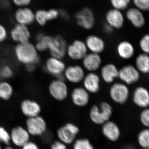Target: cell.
Returning <instances> with one entry per match:
<instances>
[{
  "label": "cell",
  "instance_id": "cell-46",
  "mask_svg": "<svg viewBox=\"0 0 149 149\" xmlns=\"http://www.w3.org/2000/svg\"><path fill=\"white\" fill-rule=\"evenodd\" d=\"M26 69L27 71L29 72H33L34 70L35 69L36 65H26Z\"/></svg>",
  "mask_w": 149,
  "mask_h": 149
},
{
  "label": "cell",
  "instance_id": "cell-9",
  "mask_svg": "<svg viewBox=\"0 0 149 149\" xmlns=\"http://www.w3.org/2000/svg\"><path fill=\"white\" fill-rule=\"evenodd\" d=\"M68 45L66 40L62 36H53L48 51L51 56L63 59L66 54Z\"/></svg>",
  "mask_w": 149,
  "mask_h": 149
},
{
  "label": "cell",
  "instance_id": "cell-4",
  "mask_svg": "<svg viewBox=\"0 0 149 149\" xmlns=\"http://www.w3.org/2000/svg\"><path fill=\"white\" fill-rule=\"evenodd\" d=\"M74 17L77 25L85 30H91L96 24L95 15L89 7H84L77 11Z\"/></svg>",
  "mask_w": 149,
  "mask_h": 149
},
{
  "label": "cell",
  "instance_id": "cell-44",
  "mask_svg": "<svg viewBox=\"0 0 149 149\" xmlns=\"http://www.w3.org/2000/svg\"><path fill=\"white\" fill-rule=\"evenodd\" d=\"M59 17H61L65 20H68L70 18V15L64 9H59Z\"/></svg>",
  "mask_w": 149,
  "mask_h": 149
},
{
  "label": "cell",
  "instance_id": "cell-45",
  "mask_svg": "<svg viewBox=\"0 0 149 149\" xmlns=\"http://www.w3.org/2000/svg\"><path fill=\"white\" fill-rule=\"evenodd\" d=\"M10 5V0H0V7L6 8Z\"/></svg>",
  "mask_w": 149,
  "mask_h": 149
},
{
  "label": "cell",
  "instance_id": "cell-35",
  "mask_svg": "<svg viewBox=\"0 0 149 149\" xmlns=\"http://www.w3.org/2000/svg\"><path fill=\"white\" fill-rule=\"evenodd\" d=\"M131 3L143 13L149 11V0H131Z\"/></svg>",
  "mask_w": 149,
  "mask_h": 149
},
{
  "label": "cell",
  "instance_id": "cell-6",
  "mask_svg": "<svg viewBox=\"0 0 149 149\" xmlns=\"http://www.w3.org/2000/svg\"><path fill=\"white\" fill-rule=\"evenodd\" d=\"M48 91L52 97L58 102L65 100L69 95V89L64 79L55 78L48 86Z\"/></svg>",
  "mask_w": 149,
  "mask_h": 149
},
{
  "label": "cell",
  "instance_id": "cell-47",
  "mask_svg": "<svg viewBox=\"0 0 149 149\" xmlns=\"http://www.w3.org/2000/svg\"><path fill=\"white\" fill-rule=\"evenodd\" d=\"M3 149H17L16 148H13V147L11 146H6L5 147V148H4Z\"/></svg>",
  "mask_w": 149,
  "mask_h": 149
},
{
  "label": "cell",
  "instance_id": "cell-5",
  "mask_svg": "<svg viewBox=\"0 0 149 149\" xmlns=\"http://www.w3.org/2000/svg\"><path fill=\"white\" fill-rule=\"evenodd\" d=\"M130 95V89L128 85L122 82L112 83L109 89V95L112 101L118 104L127 103Z\"/></svg>",
  "mask_w": 149,
  "mask_h": 149
},
{
  "label": "cell",
  "instance_id": "cell-30",
  "mask_svg": "<svg viewBox=\"0 0 149 149\" xmlns=\"http://www.w3.org/2000/svg\"><path fill=\"white\" fill-rule=\"evenodd\" d=\"M53 36L40 34L36 37V42L35 45L39 53L44 52L49 50L50 44Z\"/></svg>",
  "mask_w": 149,
  "mask_h": 149
},
{
  "label": "cell",
  "instance_id": "cell-14",
  "mask_svg": "<svg viewBox=\"0 0 149 149\" xmlns=\"http://www.w3.org/2000/svg\"><path fill=\"white\" fill-rule=\"evenodd\" d=\"M125 19L136 29L143 28L146 23V19L144 13L134 7H130L125 11Z\"/></svg>",
  "mask_w": 149,
  "mask_h": 149
},
{
  "label": "cell",
  "instance_id": "cell-23",
  "mask_svg": "<svg viewBox=\"0 0 149 149\" xmlns=\"http://www.w3.org/2000/svg\"><path fill=\"white\" fill-rule=\"evenodd\" d=\"M101 79L96 72H88L82 81L83 87L90 94H95L100 90Z\"/></svg>",
  "mask_w": 149,
  "mask_h": 149
},
{
  "label": "cell",
  "instance_id": "cell-33",
  "mask_svg": "<svg viewBox=\"0 0 149 149\" xmlns=\"http://www.w3.org/2000/svg\"><path fill=\"white\" fill-rule=\"evenodd\" d=\"M111 8L124 11L130 7L131 0H109Z\"/></svg>",
  "mask_w": 149,
  "mask_h": 149
},
{
  "label": "cell",
  "instance_id": "cell-28",
  "mask_svg": "<svg viewBox=\"0 0 149 149\" xmlns=\"http://www.w3.org/2000/svg\"><path fill=\"white\" fill-rule=\"evenodd\" d=\"M134 65L141 74H149V55L142 52L137 55Z\"/></svg>",
  "mask_w": 149,
  "mask_h": 149
},
{
  "label": "cell",
  "instance_id": "cell-11",
  "mask_svg": "<svg viewBox=\"0 0 149 149\" xmlns=\"http://www.w3.org/2000/svg\"><path fill=\"white\" fill-rule=\"evenodd\" d=\"M9 36L13 42L19 44L30 42L32 34L28 26L16 24L9 32Z\"/></svg>",
  "mask_w": 149,
  "mask_h": 149
},
{
  "label": "cell",
  "instance_id": "cell-25",
  "mask_svg": "<svg viewBox=\"0 0 149 149\" xmlns=\"http://www.w3.org/2000/svg\"><path fill=\"white\" fill-rule=\"evenodd\" d=\"M119 69L116 65L108 63L100 68V77L107 84L113 83L116 78H118Z\"/></svg>",
  "mask_w": 149,
  "mask_h": 149
},
{
  "label": "cell",
  "instance_id": "cell-36",
  "mask_svg": "<svg viewBox=\"0 0 149 149\" xmlns=\"http://www.w3.org/2000/svg\"><path fill=\"white\" fill-rule=\"evenodd\" d=\"M14 70L13 68L8 65H4L0 69V77L3 80H8L13 76Z\"/></svg>",
  "mask_w": 149,
  "mask_h": 149
},
{
  "label": "cell",
  "instance_id": "cell-22",
  "mask_svg": "<svg viewBox=\"0 0 149 149\" xmlns=\"http://www.w3.org/2000/svg\"><path fill=\"white\" fill-rule=\"evenodd\" d=\"M71 101L74 106L78 107H84L88 105L90 102V94L83 87H75L70 94Z\"/></svg>",
  "mask_w": 149,
  "mask_h": 149
},
{
  "label": "cell",
  "instance_id": "cell-37",
  "mask_svg": "<svg viewBox=\"0 0 149 149\" xmlns=\"http://www.w3.org/2000/svg\"><path fill=\"white\" fill-rule=\"evenodd\" d=\"M10 143V132L4 127L0 125V143L8 146H9Z\"/></svg>",
  "mask_w": 149,
  "mask_h": 149
},
{
  "label": "cell",
  "instance_id": "cell-18",
  "mask_svg": "<svg viewBox=\"0 0 149 149\" xmlns=\"http://www.w3.org/2000/svg\"><path fill=\"white\" fill-rule=\"evenodd\" d=\"M59 17V10L55 8L48 10L40 9L35 12V22L39 26L43 27L49 22L55 20Z\"/></svg>",
  "mask_w": 149,
  "mask_h": 149
},
{
  "label": "cell",
  "instance_id": "cell-41",
  "mask_svg": "<svg viewBox=\"0 0 149 149\" xmlns=\"http://www.w3.org/2000/svg\"><path fill=\"white\" fill-rule=\"evenodd\" d=\"M67 146L58 140H57L51 144L50 149H68Z\"/></svg>",
  "mask_w": 149,
  "mask_h": 149
},
{
  "label": "cell",
  "instance_id": "cell-12",
  "mask_svg": "<svg viewBox=\"0 0 149 149\" xmlns=\"http://www.w3.org/2000/svg\"><path fill=\"white\" fill-rule=\"evenodd\" d=\"M85 42L80 40L73 41L68 45L66 54L70 58L75 61L82 60L88 53Z\"/></svg>",
  "mask_w": 149,
  "mask_h": 149
},
{
  "label": "cell",
  "instance_id": "cell-40",
  "mask_svg": "<svg viewBox=\"0 0 149 149\" xmlns=\"http://www.w3.org/2000/svg\"><path fill=\"white\" fill-rule=\"evenodd\" d=\"M13 3L19 8L25 7L32 3V0H10Z\"/></svg>",
  "mask_w": 149,
  "mask_h": 149
},
{
  "label": "cell",
  "instance_id": "cell-49",
  "mask_svg": "<svg viewBox=\"0 0 149 149\" xmlns=\"http://www.w3.org/2000/svg\"><path fill=\"white\" fill-rule=\"evenodd\" d=\"M141 149H149V148H141Z\"/></svg>",
  "mask_w": 149,
  "mask_h": 149
},
{
  "label": "cell",
  "instance_id": "cell-17",
  "mask_svg": "<svg viewBox=\"0 0 149 149\" xmlns=\"http://www.w3.org/2000/svg\"><path fill=\"white\" fill-rule=\"evenodd\" d=\"M20 109L22 114L27 118L40 115L42 110L38 102L30 99L23 100L20 103Z\"/></svg>",
  "mask_w": 149,
  "mask_h": 149
},
{
  "label": "cell",
  "instance_id": "cell-48",
  "mask_svg": "<svg viewBox=\"0 0 149 149\" xmlns=\"http://www.w3.org/2000/svg\"><path fill=\"white\" fill-rule=\"evenodd\" d=\"M0 149H3L2 147L1 144L0 143Z\"/></svg>",
  "mask_w": 149,
  "mask_h": 149
},
{
  "label": "cell",
  "instance_id": "cell-24",
  "mask_svg": "<svg viewBox=\"0 0 149 149\" xmlns=\"http://www.w3.org/2000/svg\"><path fill=\"white\" fill-rule=\"evenodd\" d=\"M82 61L83 68L88 72H95L101 68L102 59L99 54L88 53Z\"/></svg>",
  "mask_w": 149,
  "mask_h": 149
},
{
  "label": "cell",
  "instance_id": "cell-2",
  "mask_svg": "<svg viewBox=\"0 0 149 149\" xmlns=\"http://www.w3.org/2000/svg\"><path fill=\"white\" fill-rule=\"evenodd\" d=\"M113 114V108L108 102H102L99 105L92 106L89 111L90 120L94 124L102 125L111 120Z\"/></svg>",
  "mask_w": 149,
  "mask_h": 149
},
{
  "label": "cell",
  "instance_id": "cell-29",
  "mask_svg": "<svg viewBox=\"0 0 149 149\" xmlns=\"http://www.w3.org/2000/svg\"><path fill=\"white\" fill-rule=\"evenodd\" d=\"M13 86L7 80H0V100L4 101L9 100L13 95Z\"/></svg>",
  "mask_w": 149,
  "mask_h": 149
},
{
  "label": "cell",
  "instance_id": "cell-43",
  "mask_svg": "<svg viewBox=\"0 0 149 149\" xmlns=\"http://www.w3.org/2000/svg\"><path fill=\"white\" fill-rule=\"evenodd\" d=\"M103 30L106 34L107 35H111L113 33L114 29L109 24L105 23V24H104L103 26Z\"/></svg>",
  "mask_w": 149,
  "mask_h": 149
},
{
  "label": "cell",
  "instance_id": "cell-26",
  "mask_svg": "<svg viewBox=\"0 0 149 149\" xmlns=\"http://www.w3.org/2000/svg\"><path fill=\"white\" fill-rule=\"evenodd\" d=\"M85 45L91 53L100 54L104 51L106 44L102 37L95 35H89L85 41Z\"/></svg>",
  "mask_w": 149,
  "mask_h": 149
},
{
  "label": "cell",
  "instance_id": "cell-39",
  "mask_svg": "<svg viewBox=\"0 0 149 149\" xmlns=\"http://www.w3.org/2000/svg\"><path fill=\"white\" fill-rule=\"evenodd\" d=\"M9 36V32L6 27L0 23V44L4 42Z\"/></svg>",
  "mask_w": 149,
  "mask_h": 149
},
{
  "label": "cell",
  "instance_id": "cell-42",
  "mask_svg": "<svg viewBox=\"0 0 149 149\" xmlns=\"http://www.w3.org/2000/svg\"><path fill=\"white\" fill-rule=\"evenodd\" d=\"M21 149H40V148L35 142L30 141L22 147Z\"/></svg>",
  "mask_w": 149,
  "mask_h": 149
},
{
  "label": "cell",
  "instance_id": "cell-1",
  "mask_svg": "<svg viewBox=\"0 0 149 149\" xmlns=\"http://www.w3.org/2000/svg\"><path fill=\"white\" fill-rule=\"evenodd\" d=\"M39 53L35 44L30 42L17 44L14 49L16 60L25 66L29 65H36L40 60Z\"/></svg>",
  "mask_w": 149,
  "mask_h": 149
},
{
  "label": "cell",
  "instance_id": "cell-21",
  "mask_svg": "<svg viewBox=\"0 0 149 149\" xmlns=\"http://www.w3.org/2000/svg\"><path fill=\"white\" fill-rule=\"evenodd\" d=\"M101 131L103 136L110 142H117L121 136L120 127L116 123L111 120L102 125Z\"/></svg>",
  "mask_w": 149,
  "mask_h": 149
},
{
  "label": "cell",
  "instance_id": "cell-8",
  "mask_svg": "<svg viewBox=\"0 0 149 149\" xmlns=\"http://www.w3.org/2000/svg\"><path fill=\"white\" fill-rule=\"evenodd\" d=\"M141 74L134 65L126 64L119 69L118 78L125 85H133L139 82Z\"/></svg>",
  "mask_w": 149,
  "mask_h": 149
},
{
  "label": "cell",
  "instance_id": "cell-15",
  "mask_svg": "<svg viewBox=\"0 0 149 149\" xmlns=\"http://www.w3.org/2000/svg\"><path fill=\"white\" fill-rule=\"evenodd\" d=\"M10 133L11 143L17 148H21L30 141L31 136L26 128L21 125L14 127Z\"/></svg>",
  "mask_w": 149,
  "mask_h": 149
},
{
  "label": "cell",
  "instance_id": "cell-38",
  "mask_svg": "<svg viewBox=\"0 0 149 149\" xmlns=\"http://www.w3.org/2000/svg\"><path fill=\"white\" fill-rule=\"evenodd\" d=\"M139 115V120L145 128H149V107L142 109Z\"/></svg>",
  "mask_w": 149,
  "mask_h": 149
},
{
  "label": "cell",
  "instance_id": "cell-31",
  "mask_svg": "<svg viewBox=\"0 0 149 149\" xmlns=\"http://www.w3.org/2000/svg\"><path fill=\"white\" fill-rule=\"evenodd\" d=\"M137 142L141 148H149V128H145L139 131Z\"/></svg>",
  "mask_w": 149,
  "mask_h": 149
},
{
  "label": "cell",
  "instance_id": "cell-27",
  "mask_svg": "<svg viewBox=\"0 0 149 149\" xmlns=\"http://www.w3.org/2000/svg\"><path fill=\"white\" fill-rule=\"evenodd\" d=\"M116 52L120 58L123 60H129L135 56L136 49L130 41L123 40L118 44Z\"/></svg>",
  "mask_w": 149,
  "mask_h": 149
},
{
  "label": "cell",
  "instance_id": "cell-10",
  "mask_svg": "<svg viewBox=\"0 0 149 149\" xmlns=\"http://www.w3.org/2000/svg\"><path fill=\"white\" fill-rule=\"evenodd\" d=\"M66 67L62 59L51 56L46 60L45 63V69L46 72L55 78L64 79L63 74Z\"/></svg>",
  "mask_w": 149,
  "mask_h": 149
},
{
  "label": "cell",
  "instance_id": "cell-13",
  "mask_svg": "<svg viewBox=\"0 0 149 149\" xmlns=\"http://www.w3.org/2000/svg\"><path fill=\"white\" fill-rule=\"evenodd\" d=\"M105 21L114 29H121L125 24V18L123 12L115 9L109 8L104 15Z\"/></svg>",
  "mask_w": 149,
  "mask_h": 149
},
{
  "label": "cell",
  "instance_id": "cell-32",
  "mask_svg": "<svg viewBox=\"0 0 149 149\" xmlns=\"http://www.w3.org/2000/svg\"><path fill=\"white\" fill-rule=\"evenodd\" d=\"M72 145V149H95L91 141L87 138L77 139Z\"/></svg>",
  "mask_w": 149,
  "mask_h": 149
},
{
  "label": "cell",
  "instance_id": "cell-20",
  "mask_svg": "<svg viewBox=\"0 0 149 149\" xmlns=\"http://www.w3.org/2000/svg\"><path fill=\"white\" fill-rule=\"evenodd\" d=\"M132 101L136 107L144 109L149 107V91L143 86L136 87L132 95Z\"/></svg>",
  "mask_w": 149,
  "mask_h": 149
},
{
  "label": "cell",
  "instance_id": "cell-16",
  "mask_svg": "<svg viewBox=\"0 0 149 149\" xmlns=\"http://www.w3.org/2000/svg\"><path fill=\"white\" fill-rule=\"evenodd\" d=\"M85 75V69L78 65H72L66 67L63 74L65 80L72 84L82 82Z\"/></svg>",
  "mask_w": 149,
  "mask_h": 149
},
{
  "label": "cell",
  "instance_id": "cell-34",
  "mask_svg": "<svg viewBox=\"0 0 149 149\" xmlns=\"http://www.w3.org/2000/svg\"><path fill=\"white\" fill-rule=\"evenodd\" d=\"M139 45L142 53L149 55V33L145 34L141 37Z\"/></svg>",
  "mask_w": 149,
  "mask_h": 149
},
{
  "label": "cell",
  "instance_id": "cell-7",
  "mask_svg": "<svg viewBox=\"0 0 149 149\" xmlns=\"http://www.w3.org/2000/svg\"><path fill=\"white\" fill-rule=\"evenodd\" d=\"M25 128L31 136H40L45 133L47 124L45 119L40 115L27 118Z\"/></svg>",
  "mask_w": 149,
  "mask_h": 149
},
{
  "label": "cell",
  "instance_id": "cell-19",
  "mask_svg": "<svg viewBox=\"0 0 149 149\" xmlns=\"http://www.w3.org/2000/svg\"><path fill=\"white\" fill-rule=\"evenodd\" d=\"M14 17L16 24L29 27L35 22V12L28 7L19 8L15 12Z\"/></svg>",
  "mask_w": 149,
  "mask_h": 149
},
{
  "label": "cell",
  "instance_id": "cell-3",
  "mask_svg": "<svg viewBox=\"0 0 149 149\" xmlns=\"http://www.w3.org/2000/svg\"><path fill=\"white\" fill-rule=\"evenodd\" d=\"M80 131V128L76 124L68 122L58 128L56 136L59 141L68 146L73 144Z\"/></svg>",
  "mask_w": 149,
  "mask_h": 149
}]
</instances>
